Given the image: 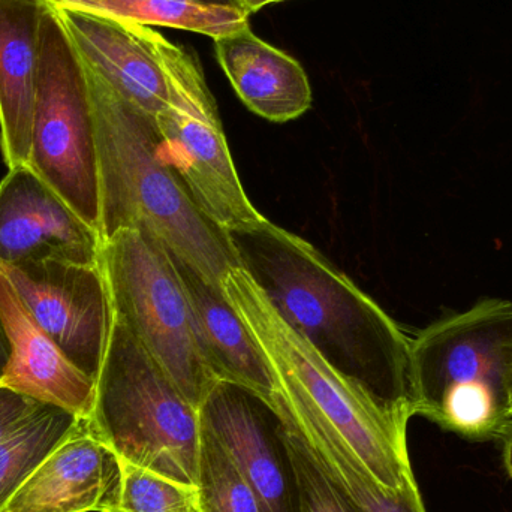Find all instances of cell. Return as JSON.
I'll use <instances>...</instances> for the list:
<instances>
[{
  "label": "cell",
  "instance_id": "cell-27",
  "mask_svg": "<svg viewBox=\"0 0 512 512\" xmlns=\"http://www.w3.org/2000/svg\"><path fill=\"white\" fill-rule=\"evenodd\" d=\"M6 360H8V345H6V339L3 336L2 327H0V372H2Z\"/></svg>",
  "mask_w": 512,
  "mask_h": 512
},
{
  "label": "cell",
  "instance_id": "cell-6",
  "mask_svg": "<svg viewBox=\"0 0 512 512\" xmlns=\"http://www.w3.org/2000/svg\"><path fill=\"white\" fill-rule=\"evenodd\" d=\"M27 167L101 236L98 150L89 81L59 12L48 3L39 32L38 86Z\"/></svg>",
  "mask_w": 512,
  "mask_h": 512
},
{
  "label": "cell",
  "instance_id": "cell-24",
  "mask_svg": "<svg viewBox=\"0 0 512 512\" xmlns=\"http://www.w3.org/2000/svg\"><path fill=\"white\" fill-rule=\"evenodd\" d=\"M42 403L0 385V444L32 417Z\"/></svg>",
  "mask_w": 512,
  "mask_h": 512
},
{
  "label": "cell",
  "instance_id": "cell-8",
  "mask_svg": "<svg viewBox=\"0 0 512 512\" xmlns=\"http://www.w3.org/2000/svg\"><path fill=\"white\" fill-rule=\"evenodd\" d=\"M167 77V107L156 114L159 150L201 212L224 231L264 218L234 165L215 98L192 51L156 33Z\"/></svg>",
  "mask_w": 512,
  "mask_h": 512
},
{
  "label": "cell",
  "instance_id": "cell-4",
  "mask_svg": "<svg viewBox=\"0 0 512 512\" xmlns=\"http://www.w3.org/2000/svg\"><path fill=\"white\" fill-rule=\"evenodd\" d=\"M411 360L417 414L469 438L512 420V301L484 300L424 328Z\"/></svg>",
  "mask_w": 512,
  "mask_h": 512
},
{
  "label": "cell",
  "instance_id": "cell-22",
  "mask_svg": "<svg viewBox=\"0 0 512 512\" xmlns=\"http://www.w3.org/2000/svg\"><path fill=\"white\" fill-rule=\"evenodd\" d=\"M279 412L295 480V512H361L343 487L325 471L303 436Z\"/></svg>",
  "mask_w": 512,
  "mask_h": 512
},
{
  "label": "cell",
  "instance_id": "cell-20",
  "mask_svg": "<svg viewBox=\"0 0 512 512\" xmlns=\"http://www.w3.org/2000/svg\"><path fill=\"white\" fill-rule=\"evenodd\" d=\"M77 420L56 406L41 405L0 444V512Z\"/></svg>",
  "mask_w": 512,
  "mask_h": 512
},
{
  "label": "cell",
  "instance_id": "cell-2",
  "mask_svg": "<svg viewBox=\"0 0 512 512\" xmlns=\"http://www.w3.org/2000/svg\"><path fill=\"white\" fill-rule=\"evenodd\" d=\"M84 68L95 119L101 239L122 230L146 231L222 285L240 267L236 252L162 158L155 116L119 95L86 63Z\"/></svg>",
  "mask_w": 512,
  "mask_h": 512
},
{
  "label": "cell",
  "instance_id": "cell-12",
  "mask_svg": "<svg viewBox=\"0 0 512 512\" xmlns=\"http://www.w3.org/2000/svg\"><path fill=\"white\" fill-rule=\"evenodd\" d=\"M0 327L8 345L0 385L42 405L63 409L78 420H89L95 406V379L75 366L35 321L2 271Z\"/></svg>",
  "mask_w": 512,
  "mask_h": 512
},
{
  "label": "cell",
  "instance_id": "cell-10",
  "mask_svg": "<svg viewBox=\"0 0 512 512\" xmlns=\"http://www.w3.org/2000/svg\"><path fill=\"white\" fill-rule=\"evenodd\" d=\"M200 421L219 439L261 502L262 512H295V480L279 412L261 396L216 381Z\"/></svg>",
  "mask_w": 512,
  "mask_h": 512
},
{
  "label": "cell",
  "instance_id": "cell-26",
  "mask_svg": "<svg viewBox=\"0 0 512 512\" xmlns=\"http://www.w3.org/2000/svg\"><path fill=\"white\" fill-rule=\"evenodd\" d=\"M283 2V0H239V6L243 11L251 12L259 11L264 6L270 5V3Z\"/></svg>",
  "mask_w": 512,
  "mask_h": 512
},
{
  "label": "cell",
  "instance_id": "cell-5",
  "mask_svg": "<svg viewBox=\"0 0 512 512\" xmlns=\"http://www.w3.org/2000/svg\"><path fill=\"white\" fill-rule=\"evenodd\" d=\"M87 423L120 460L197 486L200 409L116 316Z\"/></svg>",
  "mask_w": 512,
  "mask_h": 512
},
{
  "label": "cell",
  "instance_id": "cell-11",
  "mask_svg": "<svg viewBox=\"0 0 512 512\" xmlns=\"http://www.w3.org/2000/svg\"><path fill=\"white\" fill-rule=\"evenodd\" d=\"M102 239L27 165L0 182V264L63 259L99 264Z\"/></svg>",
  "mask_w": 512,
  "mask_h": 512
},
{
  "label": "cell",
  "instance_id": "cell-1",
  "mask_svg": "<svg viewBox=\"0 0 512 512\" xmlns=\"http://www.w3.org/2000/svg\"><path fill=\"white\" fill-rule=\"evenodd\" d=\"M280 318L367 394L417 415L411 339L336 265L267 218L225 231Z\"/></svg>",
  "mask_w": 512,
  "mask_h": 512
},
{
  "label": "cell",
  "instance_id": "cell-31",
  "mask_svg": "<svg viewBox=\"0 0 512 512\" xmlns=\"http://www.w3.org/2000/svg\"><path fill=\"white\" fill-rule=\"evenodd\" d=\"M511 405H512V399H511ZM511 405H510V408H511ZM511 418V417H510Z\"/></svg>",
  "mask_w": 512,
  "mask_h": 512
},
{
  "label": "cell",
  "instance_id": "cell-18",
  "mask_svg": "<svg viewBox=\"0 0 512 512\" xmlns=\"http://www.w3.org/2000/svg\"><path fill=\"white\" fill-rule=\"evenodd\" d=\"M274 405L294 424L325 471L351 496L361 512H426L417 481L399 490L382 486L328 424L288 405L277 393Z\"/></svg>",
  "mask_w": 512,
  "mask_h": 512
},
{
  "label": "cell",
  "instance_id": "cell-21",
  "mask_svg": "<svg viewBox=\"0 0 512 512\" xmlns=\"http://www.w3.org/2000/svg\"><path fill=\"white\" fill-rule=\"evenodd\" d=\"M197 489L203 512H262L258 496L233 457L201 421Z\"/></svg>",
  "mask_w": 512,
  "mask_h": 512
},
{
  "label": "cell",
  "instance_id": "cell-25",
  "mask_svg": "<svg viewBox=\"0 0 512 512\" xmlns=\"http://www.w3.org/2000/svg\"><path fill=\"white\" fill-rule=\"evenodd\" d=\"M498 436H501L502 448H504L505 469L512 480V420L505 424Z\"/></svg>",
  "mask_w": 512,
  "mask_h": 512
},
{
  "label": "cell",
  "instance_id": "cell-3",
  "mask_svg": "<svg viewBox=\"0 0 512 512\" xmlns=\"http://www.w3.org/2000/svg\"><path fill=\"white\" fill-rule=\"evenodd\" d=\"M222 286L264 352L280 399L328 424L382 486L399 490L415 483L406 439L414 415L378 402L334 370L280 318L242 267Z\"/></svg>",
  "mask_w": 512,
  "mask_h": 512
},
{
  "label": "cell",
  "instance_id": "cell-17",
  "mask_svg": "<svg viewBox=\"0 0 512 512\" xmlns=\"http://www.w3.org/2000/svg\"><path fill=\"white\" fill-rule=\"evenodd\" d=\"M216 56L249 110L274 123L303 116L312 105V87L303 66L243 27L215 39Z\"/></svg>",
  "mask_w": 512,
  "mask_h": 512
},
{
  "label": "cell",
  "instance_id": "cell-28",
  "mask_svg": "<svg viewBox=\"0 0 512 512\" xmlns=\"http://www.w3.org/2000/svg\"><path fill=\"white\" fill-rule=\"evenodd\" d=\"M204 2H213V3H228V5H236L233 0H204ZM239 6V5H237Z\"/></svg>",
  "mask_w": 512,
  "mask_h": 512
},
{
  "label": "cell",
  "instance_id": "cell-30",
  "mask_svg": "<svg viewBox=\"0 0 512 512\" xmlns=\"http://www.w3.org/2000/svg\"><path fill=\"white\" fill-rule=\"evenodd\" d=\"M510 417L512 418V405H511V408H510Z\"/></svg>",
  "mask_w": 512,
  "mask_h": 512
},
{
  "label": "cell",
  "instance_id": "cell-9",
  "mask_svg": "<svg viewBox=\"0 0 512 512\" xmlns=\"http://www.w3.org/2000/svg\"><path fill=\"white\" fill-rule=\"evenodd\" d=\"M0 271L35 321L96 381L114 322L101 265L41 259L0 264Z\"/></svg>",
  "mask_w": 512,
  "mask_h": 512
},
{
  "label": "cell",
  "instance_id": "cell-23",
  "mask_svg": "<svg viewBox=\"0 0 512 512\" xmlns=\"http://www.w3.org/2000/svg\"><path fill=\"white\" fill-rule=\"evenodd\" d=\"M122 489L111 512H203L197 486L120 460Z\"/></svg>",
  "mask_w": 512,
  "mask_h": 512
},
{
  "label": "cell",
  "instance_id": "cell-19",
  "mask_svg": "<svg viewBox=\"0 0 512 512\" xmlns=\"http://www.w3.org/2000/svg\"><path fill=\"white\" fill-rule=\"evenodd\" d=\"M59 9L90 12L143 26L189 30L218 39L249 26L240 6L204 0H44Z\"/></svg>",
  "mask_w": 512,
  "mask_h": 512
},
{
  "label": "cell",
  "instance_id": "cell-13",
  "mask_svg": "<svg viewBox=\"0 0 512 512\" xmlns=\"http://www.w3.org/2000/svg\"><path fill=\"white\" fill-rule=\"evenodd\" d=\"M120 489L119 457L77 420L2 512H111Z\"/></svg>",
  "mask_w": 512,
  "mask_h": 512
},
{
  "label": "cell",
  "instance_id": "cell-14",
  "mask_svg": "<svg viewBox=\"0 0 512 512\" xmlns=\"http://www.w3.org/2000/svg\"><path fill=\"white\" fill-rule=\"evenodd\" d=\"M54 9L81 60L119 95L152 116L167 107L170 93L155 29L90 12Z\"/></svg>",
  "mask_w": 512,
  "mask_h": 512
},
{
  "label": "cell",
  "instance_id": "cell-29",
  "mask_svg": "<svg viewBox=\"0 0 512 512\" xmlns=\"http://www.w3.org/2000/svg\"><path fill=\"white\" fill-rule=\"evenodd\" d=\"M234 3H236V5H239V0H233Z\"/></svg>",
  "mask_w": 512,
  "mask_h": 512
},
{
  "label": "cell",
  "instance_id": "cell-15",
  "mask_svg": "<svg viewBox=\"0 0 512 512\" xmlns=\"http://www.w3.org/2000/svg\"><path fill=\"white\" fill-rule=\"evenodd\" d=\"M170 256L191 307L198 348L210 372L218 381L249 388L274 406L277 385L270 364L228 300L224 286L207 279L179 256L171 252Z\"/></svg>",
  "mask_w": 512,
  "mask_h": 512
},
{
  "label": "cell",
  "instance_id": "cell-7",
  "mask_svg": "<svg viewBox=\"0 0 512 512\" xmlns=\"http://www.w3.org/2000/svg\"><path fill=\"white\" fill-rule=\"evenodd\" d=\"M99 265L114 316L200 409L218 379L198 348L191 307L168 249L146 231H117L102 240Z\"/></svg>",
  "mask_w": 512,
  "mask_h": 512
},
{
  "label": "cell",
  "instance_id": "cell-16",
  "mask_svg": "<svg viewBox=\"0 0 512 512\" xmlns=\"http://www.w3.org/2000/svg\"><path fill=\"white\" fill-rule=\"evenodd\" d=\"M44 0H0V149L6 167L29 165Z\"/></svg>",
  "mask_w": 512,
  "mask_h": 512
}]
</instances>
